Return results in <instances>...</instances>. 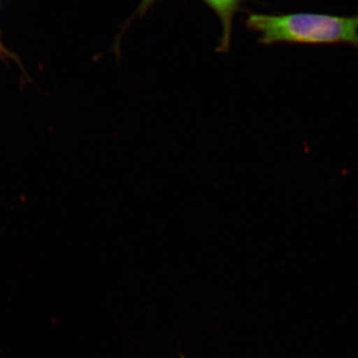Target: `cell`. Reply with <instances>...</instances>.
Here are the masks:
<instances>
[{
  "instance_id": "2",
  "label": "cell",
  "mask_w": 358,
  "mask_h": 358,
  "mask_svg": "<svg viewBox=\"0 0 358 358\" xmlns=\"http://www.w3.org/2000/svg\"><path fill=\"white\" fill-rule=\"evenodd\" d=\"M205 3L216 12L223 26V36L217 52H227L230 47L232 19L235 13L241 10V2L232 0V1H205Z\"/></svg>"
},
{
  "instance_id": "3",
  "label": "cell",
  "mask_w": 358,
  "mask_h": 358,
  "mask_svg": "<svg viewBox=\"0 0 358 358\" xmlns=\"http://www.w3.org/2000/svg\"><path fill=\"white\" fill-rule=\"evenodd\" d=\"M0 55L6 57H13V55H11V52H8L7 49L4 48L1 43V40H0Z\"/></svg>"
},
{
  "instance_id": "1",
  "label": "cell",
  "mask_w": 358,
  "mask_h": 358,
  "mask_svg": "<svg viewBox=\"0 0 358 358\" xmlns=\"http://www.w3.org/2000/svg\"><path fill=\"white\" fill-rule=\"evenodd\" d=\"M248 28L262 34L259 44L348 43L358 48V15L351 17L294 13H250Z\"/></svg>"
}]
</instances>
